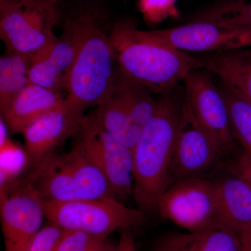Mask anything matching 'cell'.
I'll list each match as a JSON object with an SVG mask.
<instances>
[{"label":"cell","instance_id":"3957f363","mask_svg":"<svg viewBox=\"0 0 251 251\" xmlns=\"http://www.w3.org/2000/svg\"><path fill=\"white\" fill-rule=\"evenodd\" d=\"M82 34L76 57L68 76L66 103L84 112L97 106L112 93L120 72L106 19L92 10L80 12Z\"/></svg>","mask_w":251,"mask_h":251},{"label":"cell","instance_id":"836d02e7","mask_svg":"<svg viewBox=\"0 0 251 251\" xmlns=\"http://www.w3.org/2000/svg\"></svg>","mask_w":251,"mask_h":251},{"label":"cell","instance_id":"4dcf8cb0","mask_svg":"<svg viewBox=\"0 0 251 251\" xmlns=\"http://www.w3.org/2000/svg\"><path fill=\"white\" fill-rule=\"evenodd\" d=\"M20 1V0H0V4H6V3L14 2V1Z\"/></svg>","mask_w":251,"mask_h":251},{"label":"cell","instance_id":"52a82bcc","mask_svg":"<svg viewBox=\"0 0 251 251\" xmlns=\"http://www.w3.org/2000/svg\"><path fill=\"white\" fill-rule=\"evenodd\" d=\"M156 211L187 232L221 228L217 185L204 177L187 178L172 184L158 200Z\"/></svg>","mask_w":251,"mask_h":251},{"label":"cell","instance_id":"44dd1931","mask_svg":"<svg viewBox=\"0 0 251 251\" xmlns=\"http://www.w3.org/2000/svg\"><path fill=\"white\" fill-rule=\"evenodd\" d=\"M115 87L125 100L135 124L143 128L156 113L158 99H155L148 88L124 77L120 73Z\"/></svg>","mask_w":251,"mask_h":251},{"label":"cell","instance_id":"603a6c76","mask_svg":"<svg viewBox=\"0 0 251 251\" xmlns=\"http://www.w3.org/2000/svg\"><path fill=\"white\" fill-rule=\"evenodd\" d=\"M219 87L228 108L234 139L239 140L248 154L251 155V103L239 98L222 84Z\"/></svg>","mask_w":251,"mask_h":251},{"label":"cell","instance_id":"30bf717a","mask_svg":"<svg viewBox=\"0 0 251 251\" xmlns=\"http://www.w3.org/2000/svg\"><path fill=\"white\" fill-rule=\"evenodd\" d=\"M153 40L182 52H225L251 49V31L206 21L145 30Z\"/></svg>","mask_w":251,"mask_h":251},{"label":"cell","instance_id":"f546056e","mask_svg":"<svg viewBox=\"0 0 251 251\" xmlns=\"http://www.w3.org/2000/svg\"><path fill=\"white\" fill-rule=\"evenodd\" d=\"M242 50V52H244V54H245V55H247L249 59H251V49Z\"/></svg>","mask_w":251,"mask_h":251},{"label":"cell","instance_id":"8fae6325","mask_svg":"<svg viewBox=\"0 0 251 251\" xmlns=\"http://www.w3.org/2000/svg\"><path fill=\"white\" fill-rule=\"evenodd\" d=\"M0 216L5 251H27L46 219L44 200L26 181L0 191Z\"/></svg>","mask_w":251,"mask_h":251},{"label":"cell","instance_id":"cb8c5ba5","mask_svg":"<svg viewBox=\"0 0 251 251\" xmlns=\"http://www.w3.org/2000/svg\"><path fill=\"white\" fill-rule=\"evenodd\" d=\"M0 186L1 191L7 189L11 181L25 167L29 161L25 150H22L9 138L0 143Z\"/></svg>","mask_w":251,"mask_h":251},{"label":"cell","instance_id":"83f0119b","mask_svg":"<svg viewBox=\"0 0 251 251\" xmlns=\"http://www.w3.org/2000/svg\"><path fill=\"white\" fill-rule=\"evenodd\" d=\"M117 251H137L134 237L130 229L122 230L120 241L117 245Z\"/></svg>","mask_w":251,"mask_h":251},{"label":"cell","instance_id":"d4e9b609","mask_svg":"<svg viewBox=\"0 0 251 251\" xmlns=\"http://www.w3.org/2000/svg\"><path fill=\"white\" fill-rule=\"evenodd\" d=\"M111 247L108 237L80 231L64 230L56 251H103Z\"/></svg>","mask_w":251,"mask_h":251},{"label":"cell","instance_id":"277c9868","mask_svg":"<svg viewBox=\"0 0 251 251\" xmlns=\"http://www.w3.org/2000/svg\"><path fill=\"white\" fill-rule=\"evenodd\" d=\"M27 181L44 201L116 198L103 172L77 143L64 154L48 155L36 165Z\"/></svg>","mask_w":251,"mask_h":251},{"label":"cell","instance_id":"5bb4252c","mask_svg":"<svg viewBox=\"0 0 251 251\" xmlns=\"http://www.w3.org/2000/svg\"><path fill=\"white\" fill-rule=\"evenodd\" d=\"M83 113L66 103L29 124L21 133L29 161L36 166L61 144L77 136L85 120Z\"/></svg>","mask_w":251,"mask_h":251},{"label":"cell","instance_id":"e0dca14e","mask_svg":"<svg viewBox=\"0 0 251 251\" xmlns=\"http://www.w3.org/2000/svg\"><path fill=\"white\" fill-rule=\"evenodd\" d=\"M153 251H245L232 232L214 227L195 232H175L162 238Z\"/></svg>","mask_w":251,"mask_h":251},{"label":"cell","instance_id":"d6986e66","mask_svg":"<svg viewBox=\"0 0 251 251\" xmlns=\"http://www.w3.org/2000/svg\"><path fill=\"white\" fill-rule=\"evenodd\" d=\"M93 114L104 129L130 150H133L139 139L142 128L135 124L116 87Z\"/></svg>","mask_w":251,"mask_h":251},{"label":"cell","instance_id":"1f68e13d","mask_svg":"<svg viewBox=\"0 0 251 251\" xmlns=\"http://www.w3.org/2000/svg\"><path fill=\"white\" fill-rule=\"evenodd\" d=\"M103 251H117V246H116V247H112L111 248H110V249H107V250Z\"/></svg>","mask_w":251,"mask_h":251},{"label":"cell","instance_id":"ffe728a7","mask_svg":"<svg viewBox=\"0 0 251 251\" xmlns=\"http://www.w3.org/2000/svg\"><path fill=\"white\" fill-rule=\"evenodd\" d=\"M31 56L6 51L0 57V111L30 84Z\"/></svg>","mask_w":251,"mask_h":251},{"label":"cell","instance_id":"7a4b0ae2","mask_svg":"<svg viewBox=\"0 0 251 251\" xmlns=\"http://www.w3.org/2000/svg\"><path fill=\"white\" fill-rule=\"evenodd\" d=\"M110 38L120 74L157 95L204 68L203 59L153 40L128 21L114 23Z\"/></svg>","mask_w":251,"mask_h":251},{"label":"cell","instance_id":"8992f818","mask_svg":"<svg viewBox=\"0 0 251 251\" xmlns=\"http://www.w3.org/2000/svg\"><path fill=\"white\" fill-rule=\"evenodd\" d=\"M44 204L46 219L63 230L80 231L103 237L140 226L145 214L114 197L63 202L44 200Z\"/></svg>","mask_w":251,"mask_h":251},{"label":"cell","instance_id":"7402d4cb","mask_svg":"<svg viewBox=\"0 0 251 251\" xmlns=\"http://www.w3.org/2000/svg\"><path fill=\"white\" fill-rule=\"evenodd\" d=\"M196 20L251 31V0H221L202 11Z\"/></svg>","mask_w":251,"mask_h":251},{"label":"cell","instance_id":"9c48e42d","mask_svg":"<svg viewBox=\"0 0 251 251\" xmlns=\"http://www.w3.org/2000/svg\"><path fill=\"white\" fill-rule=\"evenodd\" d=\"M213 76L205 68L190 73L182 82L184 98L199 125L225 152L234 138L227 103Z\"/></svg>","mask_w":251,"mask_h":251},{"label":"cell","instance_id":"7c38bea8","mask_svg":"<svg viewBox=\"0 0 251 251\" xmlns=\"http://www.w3.org/2000/svg\"><path fill=\"white\" fill-rule=\"evenodd\" d=\"M224 153L199 125L184 100L172 161L170 186L187 178L204 177V173L216 166Z\"/></svg>","mask_w":251,"mask_h":251},{"label":"cell","instance_id":"6da1fadb","mask_svg":"<svg viewBox=\"0 0 251 251\" xmlns=\"http://www.w3.org/2000/svg\"><path fill=\"white\" fill-rule=\"evenodd\" d=\"M177 86L159 96L156 113L142 128L133 150V197L138 209L144 213L156 210L158 200L170 186L185 100L184 91L181 93Z\"/></svg>","mask_w":251,"mask_h":251},{"label":"cell","instance_id":"ba28073f","mask_svg":"<svg viewBox=\"0 0 251 251\" xmlns=\"http://www.w3.org/2000/svg\"><path fill=\"white\" fill-rule=\"evenodd\" d=\"M76 137V143L106 176L115 197L133 196V150L104 129L93 113L85 117Z\"/></svg>","mask_w":251,"mask_h":251},{"label":"cell","instance_id":"f1b7e54d","mask_svg":"<svg viewBox=\"0 0 251 251\" xmlns=\"http://www.w3.org/2000/svg\"><path fill=\"white\" fill-rule=\"evenodd\" d=\"M241 176L251 181V155L248 154L247 163H246L245 166H244L242 175Z\"/></svg>","mask_w":251,"mask_h":251},{"label":"cell","instance_id":"4316f807","mask_svg":"<svg viewBox=\"0 0 251 251\" xmlns=\"http://www.w3.org/2000/svg\"><path fill=\"white\" fill-rule=\"evenodd\" d=\"M63 232L58 226L49 222L36 234L27 251H56Z\"/></svg>","mask_w":251,"mask_h":251},{"label":"cell","instance_id":"4fadbf2b","mask_svg":"<svg viewBox=\"0 0 251 251\" xmlns=\"http://www.w3.org/2000/svg\"><path fill=\"white\" fill-rule=\"evenodd\" d=\"M81 34L82 21L79 12L66 20L60 36L31 56L30 83L62 93L76 57Z\"/></svg>","mask_w":251,"mask_h":251},{"label":"cell","instance_id":"2e32d148","mask_svg":"<svg viewBox=\"0 0 251 251\" xmlns=\"http://www.w3.org/2000/svg\"><path fill=\"white\" fill-rule=\"evenodd\" d=\"M65 103L62 92L30 83L1 110V118L11 133L21 134L31 122Z\"/></svg>","mask_w":251,"mask_h":251},{"label":"cell","instance_id":"484cf974","mask_svg":"<svg viewBox=\"0 0 251 251\" xmlns=\"http://www.w3.org/2000/svg\"><path fill=\"white\" fill-rule=\"evenodd\" d=\"M176 0H139L138 9L148 23L163 21L175 11Z\"/></svg>","mask_w":251,"mask_h":251},{"label":"cell","instance_id":"ac0fdd59","mask_svg":"<svg viewBox=\"0 0 251 251\" xmlns=\"http://www.w3.org/2000/svg\"><path fill=\"white\" fill-rule=\"evenodd\" d=\"M203 60L204 68L223 85L251 103V59L242 50L218 52Z\"/></svg>","mask_w":251,"mask_h":251},{"label":"cell","instance_id":"9a60e30c","mask_svg":"<svg viewBox=\"0 0 251 251\" xmlns=\"http://www.w3.org/2000/svg\"><path fill=\"white\" fill-rule=\"evenodd\" d=\"M221 228L232 232L245 251H251V185L242 176L216 181Z\"/></svg>","mask_w":251,"mask_h":251},{"label":"cell","instance_id":"5b68a950","mask_svg":"<svg viewBox=\"0 0 251 251\" xmlns=\"http://www.w3.org/2000/svg\"><path fill=\"white\" fill-rule=\"evenodd\" d=\"M59 0H20L0 4V37L6 51L31 56L57 37Z\"/></svg>","mask_w":251,"mask_h":251},{"label":"cell","instance_id":"d6a6232c","mask_svg":"<svg viewBox=\"0 0 251 251\" xmlns=\"http://www.w3.org/2000/svg\"><path fill=\"white\" fill-rule=\"evenodd\" d=\"M247 181H249V183H250V184L251 185V181H249V180H247Z\"/></svg>","mask_w":251,"mask_h":251}]
</instances>
